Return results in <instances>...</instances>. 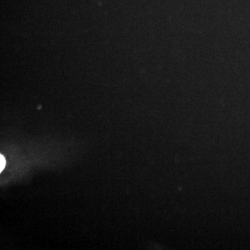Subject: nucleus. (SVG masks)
<instances>
[{
  "label": "nucleus",
  "mask_w": 250,
  "mask_h": 250,
  "mask_svg": "<svg viewBox=\"0 0 250 250\" xmlns=\"http://www.w3.org/2000/svg\"><path fill=\"white\" fill-rule=\"evenodd\" d=\"M6 165V160H5L4 156L2 154L0 155V172H2Z\"/></svg>",
  "instance_id": "obj_1"
}]
</instances>
